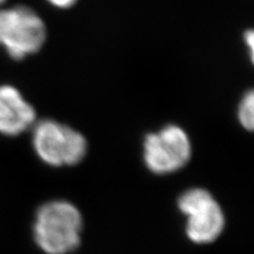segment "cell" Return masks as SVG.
<instances>
[{"instance_id":"obj_3","label":"cell","mask_w":254,"mask_h":254,"mask_svg":"<svg viewBox=\"0 0 254 254\" xmlns=\"http://www.w3.org/2000/svg\"><path fill=\"white\" fill-rule=\"evenodd\" d=\"M47 27L43 18L27 6L0 9V46L11 58L21 60L43 49Z\"/></svg>"},{"instance_id":"obj_10","label":"cell","mask_w":254,"mask_h":254,"mask_svg":"<svg viewBox=\"0 0 254 254\" xmlns=\"http://www.w3.org/2000/svg\"><path fill=\"white\" fill-rule=\"evenodd\" d=\"M4 1H5V0H0V5H1Z\"/></svg>"},{"instance_id":"obj_1","label":"cell","mask_w":254,"mask_h":254,"mask_svg":"<svg viewBox=\"0 0 254 254\" xmlns=\"http://www.w3.org/2000/svg\"><path fill=\"white\" fill-rule=\"evenodd\" d=\"M84 219L67 200H51L37 209L33 238L45 254H68L80 245Z\"/></svg>"},{"instance_id":"obj_8","label":"cell","mask_w":254,"mask_h":254,"mask_svg":"<svg viewBox=\"0 0 254 254\" xmlns=\"http://www.w3.org/2000/svg\"><path fill=\"white\" fill-rule=\"evenodd\" d=\"M49 4H51L53 7L57 8H62V9H67L71 8L74 6L79 0H46Z\"/></svg>"},{"instance_id":"obj_9","label":"cell","mask_w":254,"mask_h":254,"mask_svg":"<svg viewBox=\"0 0 254 254\" xmlns=\"http://www.w3.org/2000/svg\"><path fill=\"white\" fill-rule=\"evenodd\" d=\"M245 38V43L247 45V49L250 51V58L253 60V49H254V34L252 30H247L244 34Z\"/></svg>"},{"instance_id":"obj_5","label":"cell","mask_w":254,"mask_h":254,"mask_svg":"<svg viewBox=\"0 0 254 254\" xmlns=\"http://www.w3.org/2000/svg\"><path fill=\"white\" fill-rule=\"evenodd\" d=\"M178 208L186 217V236L192 243H214L225 230L226 218L221 206L209 190L194 187L178 198Z\"/></svg>"},{"instance_id":"obj_2","label":"cell","mask_w":254,"mask_h":254,"mask_svg":"<svg viewBox=\"0 0 254 254\" xmlns=\"http://www.w3.org/2000/svg\"><path fill=\"white\" fill-rule=\"evenodd\" d=\"M33 150L51 167H71L86 157L88 142L73 127L53 119L38 120L32 127Z\"/></svg>"},{"instance_id":"obj_7","label":"cell","mask_w":254,"mask_h":254,"mask_svg":"<svg viewBox=\"0 0 254 254\" xmlns=\"http://www.w3.org/2000/svg\"><path fill=\"white\" fill-rule=\"evenodd\" d=\"M237 116L238 122L243 126V128L252 132L254 127V92L252 90L244 93L238 105Z\"/></svg>"},{"instance_id":"obj_4","label":"cell","mask_w":254,"mask_h":254,"mask_svg":"<svg viewBox=\"0 0 254 254\" xmlns=\"http://www.w3.org/2000/svg\"><path fill=\"white\" fill-rule=\"evenodd\" d=\"M192 142L183 127L166 125L145 135L142 159L150 172L167 176L183 170L192 158Z\"/></svg>"},{"instance_id":"obj_6","label":"cell","mask_w":254,"mask_h":254,"mask_svg":"<svg viewBox=\"0 0 254 254\" xmlns=\"http://www.w3.org/2000/svg\"><path fill=\"white\" fill-rule=\"evenodd\" d=\"M36 123V110L20 91L9 85L0 86V133L19 135L32 128Z\"/></svg>"}]
</instances>
